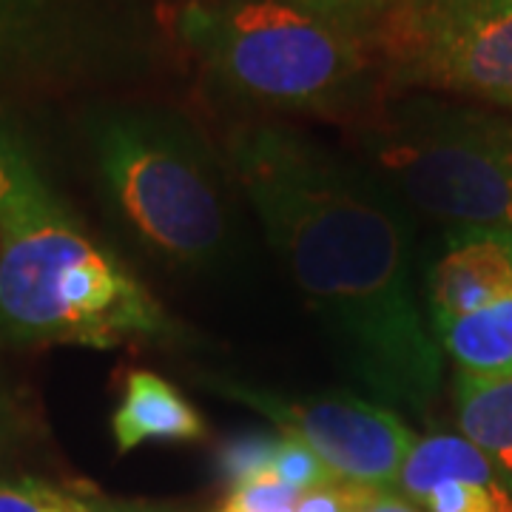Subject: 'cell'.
Wrapping results in <instances>:
<instances>
[{"instance_id": "cell-21", "label": "cell", "mask_w": 512, "mask_h": 512, "mask_svg": "<svg viewBox=\"0 0 512 512\" xmlns=\"http://www.w3.org/2000/svg\"><path fill=\"white\" fill-rule=\"evenodd\" d=\"M18 430H20V413L15 402H12V396L0 387V461L3 456L9 453V447L15 444L18 439Z\"/></svg>"}, {"instance_id": "cell-8", "label": "cell", "mask_w": 512, "mask_h": 512, "mask_svg": "<svg viewBox=\"0 0 512 512\" xmlns=\"http://www.w3.org/2000/svg\"><path fill=\"white\" fill-rule=\"evenodd\" d=\"M396 490L421 512H512V487L461 433L416 439Z\"/></svg>"}, {"instance_id": "cell-7", "label": "cell", "mask_w": 512, "mask_h": 512, "mask_svg": "<svg viewBox=\"0 0 512 512\" xmlns=\"http://www.w3.org/2000/svg\"><path fill=\"white\" fill-rule=\"evenodd\" d=\"M231 402L245 404L279 427L282 436L302 441L325 461L333 476L370 490H396L404 458L416 436L407 421L384 404L353 393L288 396L271 387L237 379H205Z\"/></svg>"}, {"instance_id": "cell-11", "label": "cell", "mask_w": 512, "mask_h": 512, "mask_svg": "<svg viewBox=\"0 0 512 512\" xmlns=\"http://www.w3.org/2000/svg\"><path fill=\"white\" fill-rule=\"evenodd\" d=\"M52 220H74L46 180L35 148L0 114V234Z\"/></svg>"}, {"instance_id": "cell-4", "label": "cell", "mask_w": 512, "mask_h": 512, "mask_svg": "<svg viewBox=\"0 0 512 512\" xmlns=\"http://www.w3.org/2000/svg\"><path fill=\"white\" fill-rule=\"evenodd\" d=\"M0 336L111 350L183 345L185 333L109 248L74 220H52L0 234Z\"/></svg>"}, {"instance_id": "cell-3", "label": "cell", "mask_w": 512, "mask_h": 512, "mask_svg": "<svg viewBox=\"0 0 512 512\" xmlns=\"http://www.w3.org/2000/svg\"><path fill=\"white\" fill-rule=\"evenodd\" d=\"M89 143L114 217L174 268H214L234 231L228 177L183 114L111 106L89 120Z\"/></svg>"}, {"instance_id": "cell-16", "label": "cell", "mask_w": 512, "mask_h": 512, "mask_svg": "<svg viewBox=\"0 0 512 512\" xmlns=\"http://www.w3.org/2000/svg\"><path fill=\"white\" fill-rule=\"evenodd\" d=\"M268 476L296 490L299 495L308 493V490H316V487H325L330 481H339L325 467V461L313 453L311 447H305L302 441L288 439V436H282V439L276 441Z\"/></svg>"}, {"instance_id": "cell-15", "label": "cell", "mask_w": 512, "mask_h": 512, "mask_svg": "<svg viewBox=\"0 0 512 512\" xmlns=\"http://www.w3.org/2000/svg\"><path fill=\"white\" fill-rule=\"evenodd\" d=\"M0 512H143L140 507L111 504L72 487L43 478L0 481Z\"/></svg>"}, {"instance_id": "cell-6", "label": "cell", "mask_w": 512, "mask_h": 512, "mask_svg": "<svg viewBox=\"0 0 512 512\" xmlns=\"http://www.w3.org/2000/svg\"><path fill=\"white\" fill-rule=\"evenodd\" d=\"M367 43L387 92L512 111V0H399Z\"/></svg>"}, {"instance_id": "cell-20", "label": "cell", "mask_w": 512, "mask_h": 512, "mask_svg": "<svg viewBox=\"0 0 512 512\" xmlns=\"http://www.w3.org/2000/svg\"><path fill=\"white\" fill-rule=\"evenodd\" d=\"M370 487L348 484V481H330L325 487H316L299 495L293 512H356L365 504Z\"/></svg>"}, {"instance_id": "cell-1", "label": "cell", "mask_w": 512, "mask_h": 512, "mask_svg": "<svg viewBox=\"0 0 512 512\" xmlns=\"http://www.w3.org/2000/svg\"><path fill=\"white\" fill-rule=\"evenodd\" d=\"M228 168L336 359L373 402L424 416L441 390V348L410 285V228L396 194L285 123L228 140Z\"/></svg>"}, {"instance_id": "cell-17", "label": "cell", "mask_w": 512, "mask_h": 512, "mask_svg": "<svg viewBox=\"0 0 512 512\" xmlns=\"http://www.w3.org/2000/svg\"><path fill=\"white\" fill-rule=\"evenodd\" d=\"M291 6H299L311 12L330 26H339L350 35H359L370 40L376 26L382 23L384 15L399 3V0H285Z\"/></svg>"}, {"instance_id": "cell-19", "label": "cell", "mask_w": 512, "mask_h": 512, "mask_svg": "<svg viewBox=\"0 0 512 512\" xmlns=\"http://www.w3.org/2000/svg\"><path fill=\"white\" fill-rule=\"evenodd\" d=\"M296 501H299L296 490L265 476L234 490L228 498V507H234L237 512H293Z\"/></svg>"}, {"instance_id": "cell-12", "label": "cell", "mask_w": 512, "mask_h": 512, "mask_svg": "<svg viewBox=\"0 0 512 512\" xmlns=\"http://www.w3.org/2000/svg\"><path fill=\"white\" fill-rule=\"evenodd\" d=\"M72 0H0V74L46 66L72 43Z\"/></svg>"}, {"instance_id": "cell-14", "label": "cell", "mask_w": 512, "mask_h": 512, "mask_svg": "<svg viewBox=\"0 0 512 512\" xmlns=\"http://www.w3.org/2000/svg\"><path fill=\"white\" fill-rule=\"evenodd\" d=\"M456 421L512 487V376H456Z\"/></svg>"}, {"instance_id": "cell-9", "label": "cell", "mask_w": 512, "mask_h": 512, "mask_svg": "<svg viewBox=\"0 0 512 512\" xmlns=\"http://www.w3.org/2000/svg\"><path fill=\"white\" fill-rule=\"evenodd\" d=\"M433 319L464 316L512 296V231L447 228L424 274Z\"/></svg>"}, {"instance_id": "cell-10", "label": "cell", "mask_w": 512, "mask_h": 512, "mask_svg": "<svg viewBox=\"0 0 512 512\" xmlns=\"http://www.w3.org/2000/svg\"><path fill=\"white\" fill-rule=\"evenodd\" d=\"M208 427L200 410L163 376L131 370L123 396L111 413V436L117 453L126 456L143 444H185L205 439Z\"/></svg>"}, {"instance_id": "cell-2", "label": "cell", "mask_w": 512, "mask_h": 512, "mask_svg": "<svg viewBox=\"0 0 512 512\" xmlns=\"http://www.w3.org/2000/svg\"><path fill=\"white\" fill-rule=\"evenodd\" d=\"M177 26L222 92L259 109L359 123L387 92L365 37L285 0L191 3Z\"/></svg>"}, {"instance_id": "cell-22", "label": "cell", "mask_w": 512, "mask_h": 512, "mask_svg": "<svg viewBox=\"0 0 512 512\" xmlns=\"http://www.w3.org/2000/svg\"><path fill=\"white\" fill-rule=\"evenodd\" d=\"M356 512H421L399 490H373Z\"/></svg>"}, {"instance_id": "cell-13", "label": "cell", "mask_w": 512, "mask_h": 512, "mask_svg": "<svg viewBox=\"0 0 512 512\" xmlns=\"http://www.w3.org/2000/svg\"><path fill=\"white\" fill-rule=\"evenodd\" d=\"M441 353L467 376H512V296L464 316L433 319Z\"/></svg>"}, {"instance_id": "cell-5", "label": "cell", "mask_w": 512, "mask_h": 512, "mask_svg": "<svg viewBox=\"0 0 512 512\" xmlns=\"http://www.w3.org/2000/svg\"><path fill=\"white\" fill-rule=\"evenodd\" d=\"M353 140L367 168L424 214L512 231V111L399 94L362 117Z\"/></svg>"}, {"instance_id": "cell-18", "label": "cell", "mask_w": 512, "mask_h": 512, "mask_svg": "<svg viewBox=\"0 0 512 512\" xmlns=\"http://www.w3.org/2000/svg\"><path fill=\"white\" fill-rule=\"evenodd\" d=\"M276 441L271 433H251L231 439L220 450L222 478L228 481L231 493L268 476L271 470V456H274Z\"/></svg>"}]
</instances>
